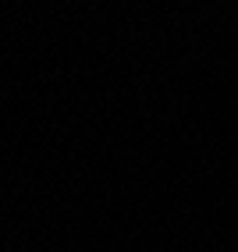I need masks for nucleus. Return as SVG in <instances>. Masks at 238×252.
Wrapping results in <instances>:
<instances>
[]
</instances>
